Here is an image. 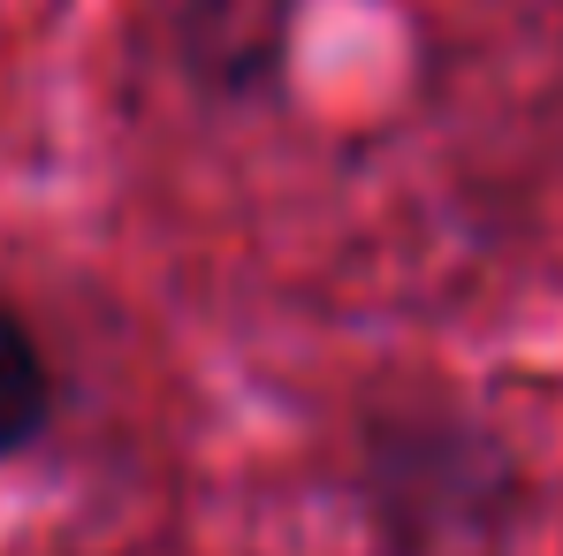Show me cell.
I'll return each mask as SVG.
<instances>
[{"instance_id": "2", "label": "cell", "mask_w": 563, "mask_h": 556, "mask_svg": "<svg viewBox=\"0 0 563 556\" xmlns=\"http://www.w3.org/2000/svg\"><path fill=\"white\" fill-rule=\"evenodd\" d=\"M46 419H54V373H46V351H38L31 328L0 305V458L31 450Z\"/></svg>"}, {"instance_id": "1", "label": "cell", "mask_w": 563, "mask_h": 556, "mask_svg": "<svg viewBox=\"0 0 563 556\" xmlns=\"http://www.w3.org/2000/svg\"><path fill=\"white\" fill-rule=\"evenodd\" d=\"M282 39H289V0H190L184 8V62L221 92L267 85Z\"/></svg>"}]
</instances>
